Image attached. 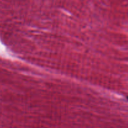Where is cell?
<instances>
[{
	"label": "cell",
	"mask_w": 128,
	"mask_h": 128,
	"mask_svg": "<svg viewBox=\"0 0 128 128\" xmlns=\"http://www.w3.org/2000/svg\"><path fill=\"white\" fill-rule=\"evenodd\" d=\"M126 98H127V100H128V96H126Z\"/></svg>",
	"instance_id": "obj_1"
}]
</instances>
